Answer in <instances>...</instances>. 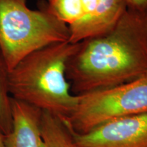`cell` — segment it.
<instances>
[{"instance_id": "6da1fadb", "label": "cell", "mask_w": 147, "mask_h": 147, "mask_svg": "<svg viewBox=\"0 0 147 147\" xmlns=\"http://www.w3.org/2000/svg\"><path fill=\"white\" fill-rule=\"evenodd\" d=\"M147 74V11L127 8L107 34L80 42L66 66L74 95L134 81Z\"/></svg>"}, {"instance_id": "7a4b0ae2", "label": "cell", "mask_w": 147, "mask_h": 147, "mask_svg": "<svg viewBox=\"0 0 147 147\" xmlns=\"http://www.w3.org/2000/svg\"><path fill=\"white\" fill-rule=\"evenodd\" d=\"M80 45L58 42L27 55L8 72L11 97L61 119L68 118L76 108L78 96L71 91L66 66Z\"/></svg>"}, {"instance_id": "3957f363", "label": "cell", "mask_w": 147, "mask_h": 147, "mask_svg": "<svg viewBox=\"0 0 147 147\" xmlns=\"http://www.w3.org/2000/svg\"><path fill=\"white\" fill-rule=\"evenodd\" d=\"M69 38L68 26L45 6L34 10L26 0H0V52L8 71L34 51Z\"/></svg>"}, {"instance_id": "277c9868", "label": "cell", "mask_w": 147, "mask_h": 147, "mask_svg": "<svg viewBox=\"0 0 147 147\" xmlns=\"http://www.w3.org/2000/svg\"><path fill=\"white\" fill-rule=\"evenodd\" d=\"M68 118L62 119L74 133H87L113 119L147 113V74L134 81L77 95Z\"/></svg>"}, {"instance_id": "5b68a950", "label": "cell", "mask_w": 147, "mask_h": 147, "mask_svg": "<svg viewBox=\"0 0 147 147\" xmlns=\"http://www.w3.org/2000/svg\"><path fill=\"white\" fill-rule=\"evenodd\" d=\"M71 133L76 147H147V113L113 119L85 134Z\"/></svg>"}, {"instance_id": "8992f818", "label": "cell", "mask_w": 147, "mask_h": 147, "mask_svg": "<svg viewBox=\"0 0 147 147\" xmlns=\"http://www.w3.org/2000/svg\"><path fill=\"white\" fill-rule=\"evenodd\" d=\"M127 8L126 0H99L91 15L69 25L68 42L76 44L107 34L118 23Z\"/></svg>"}, {"instance_id": "52a82bcc", "label": "cell", "mask_w": 147, "mask_h": 147, "mask_svg": "<svg viewBox=\"0 0 147 147\" xmlns=\"http://www.w3.org/2000/svg\"><path fill=\"white\" fill-rule=\"evenodd\" d=\"M12 127L6 147H45L41 132L42 110L11 97Z\"/></svg>"}, {"instance_id": "ba28073f", "label": "cell", "mask_w": 147, "mask_h": 147, "mask_svg": "<svg viewBox=\"0 0 147 147\" xmlns=\"http://www.w3.org/2000/svg\"><path fill=\"white\" fill-rule=\"evenodd\" d=\"M41 132L45 147H76L63 120L50 113L42 111Z\"/></svg>"}, {"instance_id": "9c48e42d", "label": "cell", "mask_w": 147, "mask_h": 147, "mask_svg": "<svg viewBox=\"0 0 147 147\" xmlns=\"http://www.w3.org/2000/svg\"><path fill=\"white\" fill-rule=\"evenodd\" d=\"M8 70L0 52V133L8 135L12 127L11 95L8 89Z\"/></svg>"}, {"instance_id": "30bf717a", "label": "cell", "mask_w": 147, "mask_h": 147, "mask_svg": "<svg viewBox=\"0 0 147 147\" xmlns=\"http://www.w3.org/2000/svg\"><path fill=\"white\" fill-rule=\"evenodd\" d=\"M45 6L53 16L66 25H73L84 18L80 0H48Z\"/></svg>"}, {"instance_id": "8fae6325", "label": "cell", "mask_w": 147, "mask_h": 147, "mask_svg": "<svg viewBox=\"0 0 147 147\" xmlns=\"http://www.w3.org/2000/svg\"><path fill=\"white\" fill-rule=\"evenodd\" d=\"M84 11V18H87L94 12L98 5L99 0H80Z\"/></svg>"}, {"instance_id": "7c38bea8", "label": "cell", "mask_w": 147, "mask_h": 147, "mask_svg": "<svg viewBox=\"0 0 147 147\" xmlns=\"http://www.w3.org/2000/svg\"><path fill=\"white\" fill-rule=\"evenodd\" d=\"M128 8L147 11V0H126Z\"/></svg>"}, {"instance_id": "4fadbf2b", "label": "cell", "mask_w": 147, "mask_h": 147, "mask_svg": "<svg viewBox=\"0 0 147 147\" xmlns=\"http://www.w3.org/2000/svg\"><path fill=\"white\" fill-rule=\"evenodd\" d=\"M0 147H6L5 145V136L0 133Z\"/></svg>"}]
</instances>
